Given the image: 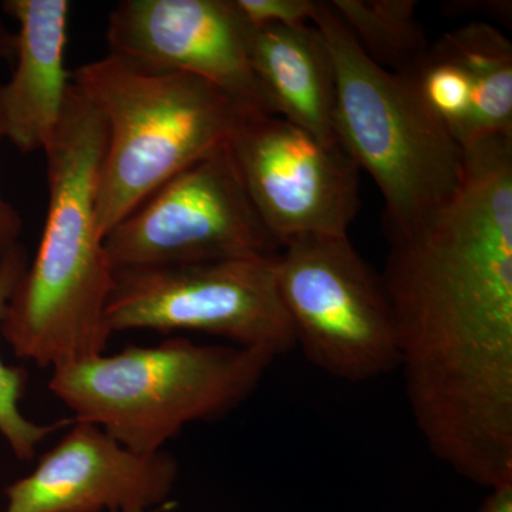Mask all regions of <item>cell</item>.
Returning <instances> with one entry per match:
<instances>
[{
  "mask_svg": "<svg viewBox=\"0 0 512 512\" xmlns=\"http://www.w3.org/2000/svg\"><path fill=\"white\" fill-rule=\"evenodd\" d=\"M228 147L279 247L308 235H348L360 208V168L339 143L264 116L245 120Z\"/></svg>",
  "mask_w": 512,
  "mask_h": 512,
  "instance_id": "obj_9",
  "label": "cell"
},
{
  "mask_svg": "<svg viewBox=\"0 0 512 512\" xmlns=\"http://www.w3.org/2000/svg\"><path fill=\"white\" fill-rule=\"evenodd\" d=\"M249 57L272 116L338 143L335 67L313 23L251 29Z\"/></svg>",
  "mask_w": 512,
  "mask_h": 512,
  "instance_id": "obj_13",
  "label": "cell"
},
{
  "mask_svg": "<svg viewBox=\"0 0 512 512\" xmlns=\"http://www.w3.org/2000/svg\"><path fill=\"white\" fill-rule=\"evenodd\" d=\"M126 512H158L154 510H138V511H126Z\"/></svg>",
  "mask_w": 512,
  "mask_h": 512,
  "instance_id": "obj_23",
  "label": "cell"
},
{
  "mask_svg": "<svg viewBox=\"0 0 512 512\" xmlns=\"http://www.w3.org/2000/svg\"><path fill=\"white\" fill-rule=\"evenodd\" d=\"M29 264L28 252L22 244L0 266V325L6 306L20 276ZM29 375L25 367L9 366L0 357V434L19 460L30 461L36 448L50 434L72 426L74 419H62L49 424L33 423L20 412L19 404L28 386Z\"/></svg>",
  "mask_w": 512,
  "mask_h": 512,
  "instance_id": "obj_16",
  "label": "cell"
},
{
  "mask_svg": "<svg viewBox=\"0 0 512 512\" xmlns=\"http://www.w3.org/2000/svg\"><path fill=\"white\" fill-rule=\"evenodd\" d=\"M448 15L450 13H456V15H478L490 16L491 19L507 20L511 19V2L507 0H480V2H450L446 6Z\"/></svg>",
  "mask_w": 512,
  "mask_h": 512,
  "instance_id": "obj_20",
  "label": "cell"
},
{
  "mask_svg": "<svg viewBox=\"0 0 512 512\" xmlns=\"http://www.w3.org/2000/svg\"><path fill=\"white\" fill-rule=\"evenodd\" d=\"M251 28L234 0H121L109 13V55L200 77L249 117L272 116L249 57Z\"/></svg>",
  "mask_w": 512,
  "mask_h": 512,
  "instance_id": "obj_10",
  "label": "cell"
},
{
  "mask_svg": "<svg viewBox=\"0 0 512 512\" xmlns=\"http://www.w3.org/2000/svg\"><path fill=\"white\" fill-rule=\"evenodd\" d=\"M114 269L264 258L281 251L228 144L147 195L104 237Z\"/></svg>",
  "mask_w": 512,
  "mask_h": 512,
  "instance_id": "obj_8",
  "label": "cell"
},
{
  "mask_svg": "<svg viewBox=\"0 0 512 512\" xmlns=\"http://www.w3.org/2000/svg\"><path fill=\"white\" fill-rule=\"evenodd\" d=\"M178 463L170 454H138L94 424L73 421L29 476L5 490L3 512L153 510L173 493Z\"/></svg>",
  "mask_w": 512,
  "mask_h": 512,
  "instance_id": "obj_11",
  "label": "cell"
},
{
  "mask_svg": "<svg viewBox=\"0 0 512 512\" xmlns=\"http://www.w3.org/2000/svg\"><path fill=\"white\" fill-rule=\"evenodd\" d=\"M107 133L100 114L70 84L62 120L45 148L47 214L32 262L6 306L0 335L16 356L55 367L103 355L113 335V286L96 218Z\"/></svg>",
  "mask_w": 512,
  "mask_h": 512,
  "instance_id": "obj_2",
  "label": "cell"
},
{
  "mask_svg": "<svg viewBox=\"0 0 512 512\" xmlns=\"http://www.w3.org/2000/svg\"><path fill=\"white\" fill-rule=\"evenodd\" d=\"M15 32L9 30L3 19L0 18V60L12 62L15 56Z\"/></svg>",
  "mask_w": 512,
  "mask_h": 512,
  "instance_id": "obj_22",
  "label": "cell"
},
{
  "mask_svg": "<svg viewBox=\"0 0 512 512\" xmlns=\"http://www.w3.org/2000/svg\"><path fill=\"white\" fill-rule=\"evenodd\" d=\"M427 109L441 121L461 147L466 146L473 114V84L466 70L430 46L426 56L409 72Z\"/></svg>",
  "mask_w": 512,
  "mask_h": 512,
  "instance_id": "obj_17",
  "label": "cell"
},
{
  "mask_svg": "<svg viewBox=\"0 0 512 512\" xmlns=\"http://www.w3.org/2000/svg\"><path fill=\"white\" fill-rule=\"evenodd\" d=\"M453 197L389 234L382 278L407 402L430 453L512 484V137L464 148Z\"/></svg>",
  "mask_w": 512,
  "mask_h": 512,
  "instance_id": "obj_1",
  "label": "cell"
},
{
  "mask_svg": "<svg viewBox=\"0 0 512 512\" xmlns=\"http://www.w3.org/2000/svg\"><path fill=\"white\" fill-rule=\"evenodd\" d=\"M275 357L235 345L170 338L52 369L50 392L74 420L138 454H157L185 426L247 402Z\"/></svg>",
  "mask_w": 512,
  "mask_h": 512,
  "instance_id": "obj_3",
  "label": "cell"
},
{
  "mask_svg": "<svg viewBox=\"0 0 512 512\" xmlns=\"http://www.w3.org/2000/svg\"><path fill=\"white\" fill-rule=\"evenodd\" d=\"M312 23L335 67L338 143L382 192L389 234L406 231L460 187L463 147L427 109L412 77L373 63L325 2Z\"/></svg>",
  "mask_w": 512,
  "mask_h": 512,
  "instance_id": "obj_5",
  "label": "cell"
},
{
  "mask_svg": "<svg viewBox=\"0 0 512 512\" xmlns=\"http://www.w3.org/2000/svg\"><path fill=\"white\" fill-rule=\"evenodd\" d=\"M5 127L0 116V146L5 141ZM23 221L18 210L0 195V266L19 247Z\"/></svg>",
  "mask_w": 512,
  "mask_h": 512,
  "instance_id": "obj_19",
  "label": "cell"
},
{
  "mask_svg": "<svg viewBox=\"0 0 512 512\" xmlns=\"http://www.w3.org/2000/svg\"><path fill=\"white\" fill-rule=\"evenodd\" d=\"M276 256L114 269L107 325L111 333H205L276 359L296 348Z\"/></svg>",
  "mask_w": 512,
  "mask_h": 512,
  "instance_id": "obj_7",
  "label": "cell"
},
{
  "mask_svg": "<svg viewBox=\"0 0 512 512\" xmlns=\"http://www.w3.org/2000/svg\"><path fill=\"white\" fill-rule=\"evenodd\" d=\"M72 83L106 127L96 195L103 238L147 195L254 119L200 77L146 69L113 55L77 67Z\"/></svg>",
  "mask_w": 512,
  "mask_h": 512,
  "instance_id": "obj_4",
  "label": "cell"
},
{
  "mask_svg": "<svg viewBox=\"0 0 512 512\" xmlns=\"http://www.w3.org/2000/svg\"><path fill=\"white\" fill-rule=\"evenodd\" d=\"M478 512H512V484L490 490Z\"/></svg>",
  "mask_w": 512,
  "mask_h": 512,
  "instance_id": "obj_21",
  "label": "cell"
},
{
  "mask_svg": "<svg viewBox=\"0 0 512 512\" xmlns=\"http://www.w3.org/2000/svg\"><path fill=\"white\" fill-rule=\"evenodd\" d=\"M330 12L373 63L393 73L412 70L429 50L414 0H329Z\"/></svg>",
  "mask_w": 512,
  "mask_h": 512,
  "instance_id": "obj_15",
  "label": "cell"
},
{
  "mask_svg": "<svg viewBox=\"0 0 512 512\" xmlns=\"http://www.w3.org/2000/svg\"><path fill=\"white\" fill-rule=\"evenodd\" d=\"M249 28L301 26L312 23L316 0H234Z\"/></svg>",
  "mask_w": 512,
  "mask_h": 512,
  "instance_id": "obj_18",
  "label": "cell"
},
{
  "mask_svg": "<svg viewBox=\"0 0 512 512\" xmlns=\"http://www.w3.org/2000/svg\"><path fill=\"white\" fill-rule=\"evenodd\" d=\"M3 12L18 23L15 62L0 86L5 138L22 154L45 151L62 120L70 74L64 67L70 2L6 0Z\"/></svg>",
  "mask_w": 512,
  "mask_h": 512,
  "instance_id": "obj_12",
  "label": "cell"
},
{
  "mask_svg": "<svg viewBox=\"0 0 512 512\" xmlns=\"http://www.w3.org/2000/svg\"><path fill=\"white\" fill-rule=\"evenodd\" d=\"M434 46L453 57L473 84V114L464 148L493 137H512V45L491 23L474 20Z\"/></svg>",
  "mask_w": 512,
  "mask_h": 512,
  "instance_id": "obj_14",
  "label": "cell"
},
{
  "mask_svg": "<svg viewBox=\"0 0 512 512\" xmlns=\"http://www.w3.org/2000/svg\"><path fill=\"white\" fill-rule=\"evenodd\" d=\"M276 282L295 345L322 372L350 383L399 369L382 278L348 235H308L276 256Z\"/></svg>",
  "mask_w": 512,
  "mask_h": 512,
  "instance_id": "obj_6",
  "label": "cell"
}]
</instances>
